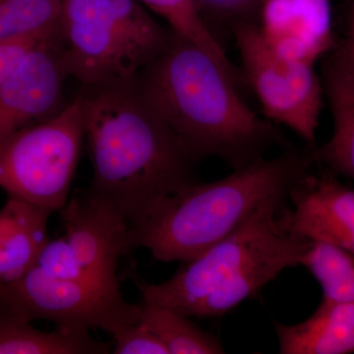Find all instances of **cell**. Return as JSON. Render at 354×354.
I'll list each match as a JSON object with an SVG mask.
<instances>
[{"instance_id": "1", "label": "cell", "mask_w": 354, "mask_h": 354, "mask_svg": "<svg viewBox=\"0 0 354 354\" xmlns=\"http://www.w3.org/2000/svg\"><path fill=\"white\" fill-rule=\"evenodd\" d=\"M239 81L208 51L171 32L135 84L191 155L220 158L235 169L266 158L274 147H290L243 101Z\"/></svg>"}, {"instance_id": "2", "label": "cell", "mask_w": 354, "mask_h": 354, "mask_svg": "<svg viewBox=\"0 0 354 354\" xmlns=\"http://www.w3.org/2000/svg\"><path fill=\"white\" fill-rule=\"evenodd\" d=\"M88 88L81 97L91 189L130 227L160 200L198 183V160L147 104L135 80Z\"/></svg>"}, {"instance_id": "3", "label": "cell", "mask_w": 354, "mask_h": 354, "mask_svg": "<svg viewBox=\"0 0 354 354\" xmlns=\"http://www.w3.org/2000/svg\"><path fill=\"white\" fill-rule=\"evenodd\" d=\"M314 160V151L290 146L221 180L191 184L156 203L129 227L130 250L148 249L162 262L196 259L265 205L286 203Z\"/></svg>"}, {"instance_id": "4", "label": "cell", "mask_w": 354, "mask_h": 354, "mask_svg": "<svg viewBox=\"0 0 354 354\" xmlns=\"http://www.w3.org/2000/svg\"><path fill=\"white\" fill-rule=\"evenodd\" d=\"M285 204L265 205L164 283H138L143 304L197 318L220 317L258 295L288 268L302 266L312 241L283 227L279 214Z\"/></svg>"}, {"instance_id": "5", "label": "cell", "mask_w": 354, "mask_h": 354, "mask_svg": "<svg viewBox=\"0 0 354 354\" xmlns=\"http://www.w3.org/2000/svg\"><path fill=\"white\" fill-rule=\"evenodd\" d=\"M67 75L88 88L135 80L171 39L137 0H62Z\"/></svg>"}, {"instance_id": "6", "label": "cell", "mask_w": 354, "mask_h": 354, "mask_svg": "<svg viewBox=\"0 0 354 354\" xmlns=\"http://www.w3.org/2000/svg\"><path fill=\"white\" fill-rule=\"evenodd\" d=\"M84 137L80 95L48 120L0 142V187L9 197L60 211L68 201Z\"/></svg>"}, {"instance_id": "7", "label": "cell", "mask_w": 354, "mask_h": 354, "mask_svg": "<svg viewBox=\"0 0 354 354\" xmlns=\"http://www.w3.org/2000/svg\"><path fill=\"white\" fill-rule=\"evenodd\" d=\"M142 304H133L88 283L58 279L32 266L20 278L0 283V314L32 323L99 329L114 337L140 322Z\"/></svg>"}, {"instance_id": "8", "label": "cell", "mask_w": 354, "mask_h": 354, "mask_svg": "<svg viewBox=\"0 0 354 354\" xmlns=\"http://www.w3.org/2000/svg\"><path fill=\"white\" fill-rule=\"evenodd\" d=\"M234 36L242 75L257 95L266 118L292 130L309 146L314 145L325 90L313 65L279 57L252 23H236Z\"/></svg>"}, {"instance_id": "9", "label": "cell", "mask_w": 354, "mask_h": 354, "mask_svg": "<svg viewBox=\"0 0 354 354\" xmlns=\"http://www.w3.org/2000/svg\"><path fill=\"white\" fill-rule=\"evenodd\" d=\"M64 239L93 285L120 297L118 266L130 250L129 225L94 190L76 193L60 209Z\"/></svg>"}, {"instance_id": "10", "label": "cell", "mask_w": 354, "mask_h": 354, "mask_svg": "<svg viewBox=\"0 0 354 354\" xmlns=\"http://www.w3.org/2000/svg\"><path fill=\"white\" fill-rule=\"evenodd\" d=\"M67 76L58 32L39 44L0 86V142L64 109Z\"/></svg>"}, {"instance_id": "11", "label": "cell", "mask_w": 354, "mask_h": 354, "mask_svg": "<svg viewBox=\"0 0 354 354\" xmlns=\"http://www.w3.org/2000/svg\"><path fill=\"white\" fill-rule=\"evenodd\" d=\"M292 207L279 214L288 232L354 255V189L332 176L305 174L291 189Z\"/></svg>"}, {"instance_id": "12", "label": "cell", "mask_w": 354, "mask_h": 354, "mask_svg": "<svg viewBox=\"0 0 354 354\" xmlns=\"http://www.w3.org/2000/svg\"><path fill=\"white\" fill-rule=\"evenodd\" d=\"M260 35L279 57L315 65L334 46L329 0H263Z\"/></svg>"}, {"instance_id": "13", "label": "cell", "mask_w": 354, "mask_h": 354, "mask_svg": "<svg viewBox=\"0 0 354 354\" xmlns=\"http://www.w3.org/2000/svg\"><path fill=\"white\" fill-rule=\"evenodd\" d=\"M276 330L281 354L354 353V304L323 299L304 322Z\"/></svg>"}, {"instance_id": "14", "label": "cell", "mask_w": 354, "mask_h": 354, "mask_svg": "<svg viewBox=\"0 0 354 354\" xmlns=\"http://www.w3.org/2000/svg\"><path fill=\"white\" fill-rule=\"evenodd\" d=\"M324 83L334 132L327 144L314 151L316 160L354 179V77L330 59L326 66Z\"/></svg>"}, {"instance_id": "15", "label": "cell", "mask_w": 354, "mask_h": 354, "mask_svg": "<svg viewBox=\"0 0 354 354\" xmlns=\"http://www.w3.org/2000/svg\"><path fill=\"white\" fill-rule=\"evenodd\" d=\"M108 348L90 330L62 327L44 332L30 322L0 314V354H102Z\"/></svg>"}, {"instance_id": "16", "label": "cell", "mask_w": 354, "mask_h": 354, "mask_svg": "<svg viewBox=\"0 0 354 354\" xmlns=\"http://www.w3.org/2000/svg\"><path fill=\"white\" fill-rule=\"evenodd\" d=\"M51 212L25 202L17 227L0 244V283L20 278L38 259L48 242Z\"/></svg>"}, {"instance_id": "17", "label": "cell", "mask_w": 354, "mask_h": 354, "mask_svg": "<svg viewBox=\"0 0 354 354\" xmlns=\"http://www.w3.org/2000/svg\"><path fill=\"white\" fill-rule=\"evenodd\" d=\"M142 306L140 323L157 335L169 354L225 353L216 337L200 329L183 312L162 305Z\"/></svg>"}, {"instance_id": "18", "label": "cell", "mask_w": 354, "mask_h": 354, "mask_svg": "<svg viewBox=\"0 0 354 354\" xmlns=\"http://www.w3.org/2000/svg\"><path fill=\"white\" fill-rule=\"evenodd\" d=\"M149 10L167 21L169 30L177 36L196 44L211 53L234 75L241 72L225 53V48L209 29L201 14L199 0H137Z\"/></svg>"}, {"instance_id": "19", "label": "cell", "mask_w": 354, "mask_h": 354, "mask_svg": "<svg viewBox=\"0 0 354 354\" xmlns=\"http://www.w3.org/2000/svg\"><path fill=\"white\" fill-rule=\"evenodd\" d=\"M302 266L320 283L323 299L354 304L353 254L324 242H312Z\"/></svg>"}, {"instance_id": "20", "label": "cell", "mask_w": 354, "mask_h": 354, "mask_svg": "<svg viewBox=\"0 0 354 354\" xmlns=\"http://www.w3.org/2000/svg\"><path fill=\"white\" fill-rule=\"evenodd\" d=\"M62 0H0V39L59 31Z\"/></svg>"}, {"instance_id": "21", "label": "cell", "mask_w": 354, "mask_h": 354, "mask_svg": "<svg viewBox=\"0 0 354 354\" xmlns=\"http://www.w3.org/2000/svg\"><path fill=\"white\" fill-rule=\"evenodd\" d=\"M59 32V31H58ZM35 34L0 39V86L13 75L39 44L58 34Z\"/></svg>"}, {"instance_id": "22", "label": "cell", "mask_w": 354, "mask_h": 354, "mask_svg": "<svg viewBox=\"0 0 354 354\" xmlns=\"http://www.w3.org/2000/svg\"><path fill=\"white\" fill-rule=\"evenodd\" d=\"M113 339L115 354H169L157 335L140 322L120 330Z\"/></svg>"}, {"instance_id": "23", "label": "cell", "mask_w": 354, "mask_h": 354, "mask_svg": "<svg viewBox=\"0 0 354 354\" xmlns=\"http://www.w3.org/2000/svg\"><path fill=\"white\" fill-rule=\"evenodd\" d=\"M332 59L354 77V17L349 26L346 41Z\"/></svg>"}, {"instance_id": "24", "label": "cell", "mask_w": 354, "mask_h": 354, "mask_svg": "<svg viewBox=\"0 0 354 354\" xmlns=\"http://www.w3.org/2000/svg\"><path fill=\"white\" fill-rule=\"evenodd\" d=\"M252 0H199L200 6H206L223 13H236L243 10Z\"/></svg>"}]
</instances>
